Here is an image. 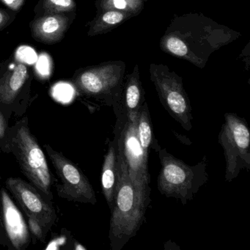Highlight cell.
I'll return each instance as SVG.
<instances>
[{
  "mask_svg": "<svg viewBox=\"0 0 250 250\" xmlns=\"http://www.w3.org/2000/svg\"><path fill=\"white\" fill-rule=\"evenodd\" d=\"M145 102V90L140 80V67L137 64L132 72L128 74L124 80L121 105L114 111L115 114L125 115L128 119H134L138 116L140 108Z\"/></svg>",
  "mask_w": 250,
  "mask_h": 250,
  "instance_id": "12",
  "label": "cell"
},
{
  "mask_svg": "<svg viewBox=\"0 0 250 250\" xmlns=\"http://www.w3.org/2000/svg\"><path fill=\"white\" fill-rule=\"evenodd\" d=\"M5 119H4L3 115L0 113V140L3 138L5 134Z\"/></svg>",
  "mask_w": 250,
  "mask_h": 250,
  "instance_id": "22",
  "label": "cell"
},
{
  "mask_svg": "<svg viewBox=\"0 0 250 250\" xmlns=\"http://www.w3.org/2000/svg\"><path fill=\"white\" fill-rule=\"evenodd\" d=\"M118 134L115 129V137L109 142L107 153L104 159L102 171V188L109 209L112 210L116 191L117 177H118Z\"/></svg>",
  "mask_w": 250,
  "mask_h": 250,
  "instance_id": "13",
  "label": "cell"
},
{
  "mask_svg": "<svg viewBox=\"0 0 250 250\" xmlns=\"http://www.w3.org/2000/svg\"><path fill=\"white\" fill-rule=\"evenodd\" d=\"M149 73L162 106L184 129L190 131L192 128V109L182 77L163 64H150Z\"/></svg>",
  "mask_w": 250,
  "mask_h": 250,
  "instance_id": "6",
  "label": "cell"
},
{
  "mask_svg": "<svg viewBox=\"0 0 250 250\" xmlns=\"http://www.w3.org/2000/svg\"><path fill=\"white\" fill-rule=\"evenodd\" d=\"M44 148L59 178L60 184L57 187L58 195L69 201L96 204L97 199L94 189L81 169L49 145H45Z\"/></svg>",
  "mask_w": 250,
  "mask_h": 250,
  "instance_id": "10",
  "label": "cell"
},
{
  "mask_svg": "<svg viewBox=\"0 0 250 250\" xmlns=\"http://www.w3.org/2000/svg\"><path fill=\"white\" fill-rule=\"evenodd\" d=\"M125 69L124 61H108L82 70L74 83L82 94L112 106L115 110L121 105Z\"/></svg>",
  "mask_w": 250,
  "mask_h": 250,
  "instance_id": "5",
  "label": "cell"
},
{
  "mask_svg": "<svg viewBox=\"0 0 250 250\" xmlns=\"http://www.w3.org/2000/svg\"><path fill=\"white\" fill-rule=\"evenodd\" d=\"M6 187L25 213L30 232L38 239L44 241L46 234L57 218L50 200L42 195L36 187L21 178H8Z\"/></svg>",
  "mask_w": 250,
  "mask_h": 250,
  "instance_id": "8",
  "label": "cell"
},
{
  "mask_svg": "<svg viewBox=\"0 0 250 250\" xmlns=\"http://www.w3.org/2000/svg\"><path fill=\"white\" fill-rule=\"evenodd\" d=\"M117 169L116 191L109 223L111 250H122L135 236L146 220V210L150 203V195L137 189L131 181L118 141Z\"/></svg>",
  "mask_w": 250,
  "mask_h": 250,
  "instance_id": "2",
  "label": "cell"
},
{
  "mask_svg": "<svg viewBox=\"0 0 250 250\" xmlns=\"http://www.w3.org/2000/svg\"><path fill=\"white\" fill-rule=\"evenodd\" d=\"M144 1H145V2H147V1H149V0H144Z\"/></svg>",
  "mask_w": 250,
  "mask_h": 250,
  "instance_id": "23",
  "label": "cell"
},
{
  "mask_svg": "<svg viewBox=\"0 0 250 250\" xmlns=\"http://www.w3.org/2000/svg\"><path fill=\"white\" fill-rule=\"evenodd\" d=\"M98 13L115 10L133 14L134 17L140 14L145 8L144 0H98L96 2Z\"/></svg>",
  "mask_w": 250,
  "mask_h": 250,
  "instance_id": "18",
  "label": "cell"
},
{
  "mask_svg": "<svg viewBox=\"0 0 250 250\" xmlns=\"http://www.w3.org/2000/svg\"><path fill=\"white\" fill-rule=\"evenodd\" d=\"M137 117L128 119L125 117L116 116L115 128L118 132V145L131 181L137 189L150 195L148 154L143 150L137 137Z\"/></svg>",
  "mask_w": 250,
  "mask_h": 250,
  "instance_id": "9",
  "label": "cell"
},
{
  "mask_svg": "<svg viewBox=\"0 0 250 250\" xmlns=\"http://www.w3.org/2000/svg\"><path fill=\"white\" fill-rule=\"evenodd\" d=\"M218 140L225 153L227 182L236 178L241 170H250V131L244 118L225 113Z\"/></svg>",
  "mask_w": 250,
  "mask_h": 250,
  "instance_id": "7",
  "label": "cell"
},
{
  "mask_svg": "<svg viewBox=\"0 0 250 250\" xmlns=\"http://www.w3.org/2000/svg\"><path fill=\"white\" fill-rule=\"evenodd\" d=\"M3 2L10 8L17 9L22 4L23 0H3Z\"/></svg>",
  "mask_w": 250,
  "mask_h": 250,
  "instance_id": "21",
  "label": "cell"
},
{
  "mask_svg": "<svg viewBox=\"0 0 250 250\" xmlns=\"http://www.w3.org/2000/svg\"><path fill=\"white\" fill-rule=\"evenodd\" d=\"M27 78V67L23 64H20L14 70L6 73L0 80V102L5 104L12 103Z\"/></svg>",
  "mask_w": 250,
  "mask_h": 250,
  "instance_id": "15",
  "label": "cell"
},
{
  "mask_svg": "<svg viewBox=\"0 0 250 250\" xmlns=\"http://www.w3.org/2000/svg\"><path fill=\"white\" fill-rule=\"evenodd\" d=\"M68 18L59 14H49L32 24L33 37L48 44L57 43L63 37L68 27Z\"/></svg>",
  "mask_w": 250,
  "mask_h": 250,
  "instance_id": "14",
  "label": "cell"
},
{
  "mask_svg": "<svg viewBox=\"0 0 250 250\" xmlns=\"http://www.w3.org/2000/svg\"><path fill=\"white\" fill-rule=\"evenodd\" d=\"M2 217L8 239L15 250H22L30 244V237L22 213L5 189L0 191Z\"/></svg>",
  "mask_w": 250,
  "mask_h": 250,
  "instance_id": "11",
  "label": "cell"
},
{
  "mask_svg": "<svg viewBox=\"0 0 250 250\" xmlns=\"http://www.w3.org/2000/svg\"><path fill=\"white\" fill-rule=\"evenodd\" d=\"M8 145L26 178L51 201L53 197L49 165L37 139L30 131L27 121L23 120L14 127Z\"/></svg>",
  "mask_w": 250,
  "mask_h": 250,
  "instance_id": "4",
  "label": "cell"
},
{
  "mask_svg": "<svg viewBox=\"0 0 250 250\" xmlns=\"http://www.w3.org/2000/svg\"><path fill=\"white\" fill-rule=\"evenodd\" d=\"M137 137L143 150L148 154L150 150L157 152L162 147L153 134V125L147 102L140 108L137 121Z\"/></svg>",
  "mask_w": 250,
  "mask_h": 250,
  "instance_id": "17",
  "label": "cell"
},
{
  "mask_svg": "<svg viewBox=\"0 0 250 250\" xmlns=\"http://www.w3.org/2000/svg\"><path fill=\"white\" fill-rule=\"evenodd\" d=\"M43 8L49 14L71 11L76 8L74 0H43Z\"/></svg>",
  "mask_w": 250,
  "mask_h": 250,
  "instance_id": "19",
  "label": "cell"
},
{
  "mask_svg": "<svg viewBox=\"0 0 250 250\" xmlns=\"http://www.w3.org/2000/svg\"><path fill=\"white\" fill-rule=\"evenodd\" d=\"M10 16L5 10L0 9V30H2L8 24Z\"/></svg>",
  "mask_w": 250,
  "mask_h": 250,
  "instance_id": "20",
  "label": "cell"
},
{
  "mask_svg": "<svg viewBox=\"0 0 250 250\" xmlns=\"http://www.w3.org/2000/svg\"><path fill=\"white\" fill-rule=\"evenodd\" d=\"M241 33L201 13L175 16L160 39L165 53L204 68L210 55L240 38Z\"/></svg>",
  "mask_w": 250,
  "mask_h": 250,
  "instance_id": "1",
  "label": "cell"
},
{
  "mask_svg": "<svg viewBox=\"0 0 250 250\" xmlns=\"http://www.w3.org/2000/svg\"><path fill=\"white\" fill-rule=\"evenodd\" d=\"M132 17H134L133 14L115 10L98 13L97 17L90 24L88 36H96L109 33Z\"/></svg>",
  "mask_w": 250,
  "mask_h": 250,
  "instance_id": "16",
  "label": "cell"
},
{
  "mask_svg": "<svg viewBox=\"0 0 250 250\" xmlns=\"http://www.w3.org/2000/svg\"><path fill=\"white\" fill-rule=\"evenodd\" d=\"M158 154L162 165L157 178L158 190L162 195L176 199L185 206L208 181L206 157L190 166L165 148H161Z\"/></svg>",
  "mask_w": 250,
  "mask_h": 250,
  "instance_id": "3",
  "label": "cell"
}]
</instances>
